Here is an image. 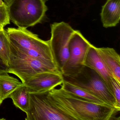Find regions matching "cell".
Instances as JSON below:
<instances>
[{
    "mask_svg": "<svg viewBox=\"0 0 120 120\" xmlns=\"http://www.w3.org/2000/svg\"><path fill=\"white\" fill-rule=\"evenodd\" d=\"M51 104L71 120L114 119L120 110L111 106L94 104L73 95L61 87L48 92Z\"/></svg>",
    "mask_w": 120,
    "mask_h": 120,
    "instance_id": "1",
    "label": "cell"
},
{
    "mask_svg": "<svg viewBox=\"0 0 120 120\" xmlns=\"http://www.w3.org/2000/svg\"><path fill=\"white\" fill-rule=\"evenodd\" d=\"M10 48L9 64L5 71L17 76L23 83L38 74L59 71L54 62L27 55L19 51L10 43Z\"/></svg>",
    "mask_w": 120,
    "mask_h": 120,
    "instance_id": "2",
    "label": "cell"
},
{
    "mask_svg": "<svg viewBox=\"0 0 120 120\" xmlns=\"http://www.w3.org/2000/svg\"><path fill=\"white\" fill-rule=\"evenodd\" d=\"M6 31L10 43L22 52L35 58L54 62L49 40H42L26 28H9Z\"/></svg>",
    "mask_w": 120,
    "mask_h": 120,
    "instance_id": "3",
    "label": "cell"
},
{
    "mask_svg": "<svg viewBox=\"0 0 120 120\" xmlns=\"http://www.w3.org/2000/svg\"><path fill=\"white\" fill-rule=\"evenodd\" d=\"M47 0H11L8 7L10 21L19 28L27 29L41 23L46 14Z\"/></svg>",
    "mask_w": 120,
    "mask_h": 120,
    "instance_id": "4",
    "label": "cell"
},
{
    "mask_svg": "<svg viewBox=\"0 0 120 120\" xmlns=\"http://www.w3.org/2000/svg\"><path fill=\"white\" fill-rule=\"evenodd\" d=\"M62 75L64 81L95 95L109 106L120 110L116 108L113 95L101 78L93 69L84 66L78 73Z\"/></svg>",
    "mask_w": 120,
    "mask_h": 120,
    "instance_id": "5",
    "label": "cell"
},
{
    "mask_svg": "<svg viewBox=\"0 0 120 120\" xmlns=\"http://www.w3.org/2000/svg\"><path fill=\"white\" fill-rule=\"evenodd\" d=\"M51 30L50 48L55 62L61 73L68 58L69 43L75 30L64 22L51 24Z\"/></svg>",
    "mask_w": 120,
    "mask_h": 120,
    "instance_id": "6",
    "label": "cell"
},
{
    "mask_svg": "<svg viewBox=\"0 0 120 120\" xmlns=\"http://www.w3.org/2000/svg\"><path fill=\"white\" fill-rule=\"evenodd\" d=\"M47 92L29 93V105L26 120H71L55 107Z\"/></svg>",
    "mask_w": 120,
    "mask_h": 120,
    "instance_id": "7",
    "label": "cell"
},
{
    "mask_svg": "<svg viewBox=\"0 0 120 120\" xmlns=\"http://www.w3.org/2000/svg\"><path fill=\"white\" fill-rule=\"evenodd\" d=\"M91 45L79 31L75 30L69 40V56L62 71V75L74 74L82 68L86 54Z\"/></svg>",
    "mask_w": 120,
    "mask_h": 120,
    "instance_id": "8",
    "label": "cell"
},
{
    "mask_svg": "<svg viewBox=\"0 0 120 120\" xmlns=\"http://www.w3.org/2000/svg\"><path fill=\"white\" fill-rule=\"evenodd\" d=\"M63 82L62 73L58 71L38 74L24 84L29 93H36L49 92L62 85Z\"/></svg>",
    "mask_w": 120,
    "mask_h": 120,
    "instance_id": "9",
    "label": "cell"
},
{
    "mask_svg": "<svg viewBox=\"0 0 120 120\" xmlns=\"http://www.w3.org/2000/svg\"><path fill=\"white\" fill-rule=\"evenodd\" d=\"M83 65L94 71L101 78L113 94L111 78L113 76L98 54L97 47L93 45H90L88 50Z\"/></svg>",
    "mask_w": 120,
    "mask_h": 120,
    "instance_id": "10",
    "label": "cell"
},
{
    "mask_svg": "<svg viewBox=\"0 0 120 120\" xmlns=\"http://www.w3.org/2000/svg\"><path fill=\"white\" fill-rule=\"evenodd\" d=\"M98 54L114 78L120 83V56L113 48H97Z\"/></svg>",
    "mask_w": 120,
    "mask_h": 120,
    "instance_id": "11",
    "label": "cell"
},
{
    "mask_svg": "<svg viewBox=\"0 0 120 120\" xmlns=\"http://www.w3.org/2000/svg\"><path fill=\"white\" fill-rule=\"evenodd\" d=\"M100 16L104 27L116 26L120 19V0H107L102 7Z\"/></svg>",
    "mask_w": 120,
    "mask_h": 120,
    "instance_id": "12",
    "label": "cell"
},
{
    "mask_svg": "<svg viewBox=\"0 0 120 120\" xmlns=\"http://www.w3.org/2000/svg\"><path fill=\"white\" fill-rule=\"evenodd\" d=\"M24 83L9 75L5 70L0 71V97L3 101L9 98L10 94Z\"/></svg>",
    "mask_w": 120,
    "mask_h": 120,
    "instance_id": "13",
    "label": "cell"
},
{
    "mask_svg": "<svg viewBox=\"0 0 120 120\" xmlns=\"http://www.w3.org/2000/svg\"><path fill=\"white\" fill-rule=\"evenodd\" d=\"M61 87L69 93L92 103L110 106L95 95L65 81L64 80Z\"/></svg>",
    "mask_w": 120,
    "mask_h": 120,
    "instance_id": "14",
    "label": "cell"
},
{
    "mask_svg": "<svg viewBox=\"0 0 120 120\" xmlns=\"http://www.w3.org/2000/svg\"><path fill=\"white\" fill-rule=\"evenodd\" d=\"M9 98L12 100L15 106L26 113L29 107V92L24 84L12 92Z\"/></svg>",
    "mask_w": 120,
    "mask_h": 120,
    "instance_id": "15",
    "label": "cell"
},
{
    "mask_svg": "<svg viewBox=\"0 0 120 120\" xmlns=\"http://www.w3.org/2000/svg\"><path fill=\"white\" fill-rule=\"evenodd\" d=\"M10 54V42L4 29L0 32V60L6 67L8 66Z\"/></svg>",
    "mask_w": 120,
    "mask_h": 120,
    "instance_id": "16",
    "label": "cell"
},
{
    "mask_svg": "<svg viewBox=\"0 0 120 120\" xmlns=\"http://www.w3.org/2000/svg\"><path fill=\"white\" fill-rule=\"evenodd\" d=\"M10 21L8 6L6 4L0 5V26L4 28Z\"/></svg>",
    "mask_w": 120,
    "mask_h": 120,
    "instance_id": "17",
    "label": "cell"
},
{
    "mask_svg": "<svg viewBox=\"0 0 120 120\" xmlns=\"http://www.w3.org/2000/svg\"><path fill=\"white\" fill-rule=\"evenodd\" d=\"M113 95L116 102V108L120 110V83L114 77L111 78Z\"/></svg>",
    "mask_w": 120,
    "mask_h": 120,
    "instance_id": "18",
    "label": "cell"
},
{
    "mask_svg": "<svg viewBox=\"0 0 120 120\" xmlns=\"http://www.w3.org/2000/svg\"><path fill=\"white\" fill-rule=\"evenodd\" d=\"M11 1V0H3V1L4 3L7 5H9Z\"/></svg>",
    "mask_w": 120,
    "mask_h": 120,
    "instance_id": "19",
    "label": "cell"
},
{
    "mask_svg": "<svg viewBox=\"0 0 120 120\" xmlns=\"http://www.w3.org/2000/svg\"><path fill=\"white\" fill-rule=\"evenodd\" d=\"M4 29V28L0 26V32L2 31Z\"/></svg>",
    "mask_w": 120,
    "mask_h": 120,
    "instance_id": "20",
    "label": "cell"
},
{
    "mask_svg": "<svg viewBox=\"0 0 120 120\" xmlns=\"http://www.w3.org/2000/svg\"><path fill=\"white\" fill-rule=\"evenodd\" d=\"M3 102V101L2 100V99H1V97H0V105H1V104H2Z\"/></svg>",
    "mask_w": 120,
    "mask_h": 120,
    "instance_id": "21",
    "label": "cell"
},
{
    "mask_svg": "<svg viewBox=\"0 0 120 120\" xmlns=\"http://www.w3.org/2000/svg\"></svg>",
    "mask_w": 120,
    "mask_h": 120,
    "instance_id": "22",
    "label": "cell"
}]
</instances>
